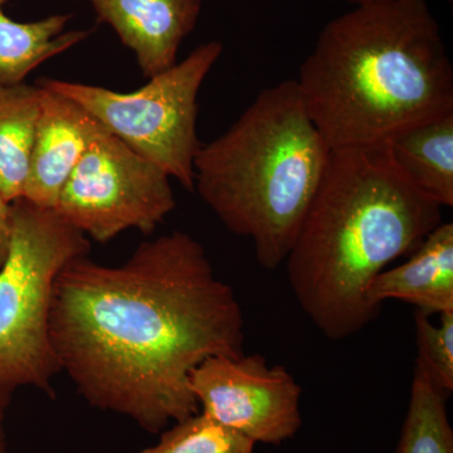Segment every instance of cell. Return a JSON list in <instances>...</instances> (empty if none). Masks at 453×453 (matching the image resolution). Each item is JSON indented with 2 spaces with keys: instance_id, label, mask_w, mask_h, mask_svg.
Instances as JSON below:
<instances>
[{
  "instance_id": "16",
  "label": "cell",
  "mask_w": 453,
  "mask_h": 453,
  "mask_svg": "<svg viewBox=\"0 0 453 453\" xmlns=\"http://www.w3.org/2000/svg\"><path fill=\"white\" fill-rule=\"evenodd\" d=\"M250 438L198 413L162 432L154 446L140 453H255Z\"/></svg>"
},
{
  "instance_id": "20",
  "label": "cell",
  "mask_w": 453,
  "mask_h": 453,
  "mask_svg": "<svg viewBox=\"0 0 453 453\" xmlns=\"http://www.w3.org/2000/svg\"><path fill=\"white\" fill-rule=\"evenodd\" d=\"M348 2L354 3L356 5L371 4V3L389 2V0H348Z\"/></svg>"
},
{
  "instance_id": "3",
  "label": "cell",
  "mask_w": 453,
  "mask_h": 453,
  "mask_svg": "<svg viewBox=\"0 0 453 453\" xmlns=\"http://www.w3.org/2000/svg\"><path fill=\"white\" fill-rule=\"evenodd\" d=\"M335 149L386 144L453 111V67L426 0L357 5L319 33L295 80Z\"/></svg>"
},
{
  "instance_id": "19",
  "label": "cell",
  "mask_w": 453,
  "mask_h": 453,
  "mask_svg": "<svg viewBox=\"0 0 453 453\" xmlns=\"http://www.w3.org/2000/svg\"><path fill=\"white\" fill-rule=\"evenodd\" d=\"M0 453H8L7 438H5L3 423H0Z\"/></svg>"
},
{
  "instance_id": "9",
  "label": "cell",
  "mask_w": 453,
  "mask_h": 453,
  "mask_svg": "<svg viewBox=\"0 0 453 453\" xmlns=\"http://www.w3.org/2000/svg\"><path fill=\"white\" fill-rule=\"evenodd\" d=\"M41 88V112L23 199L55 210L62 188L101 125L79 104Z\"/></svg>"
},
{
  "instance_id": "13",
  "label": "cell",
  "mask_w": 453,
  "mask_h": 453,
  "mask_svg": "<svg viewBox=\"0 0 453 453\" xmlns=\"http://www.w3.org/2000/svg\"><path fill=\"white\" fill-rule=\"evenodd\" d=\"M0 0V88L25 83L38 65L85 41L91 31H65L70 14H53L35 22H16Z\"/></svg>"
},
{
  "instance_id": "15",
  "label": "cell",
  "mask_w": 453,
  "mask_h": 453,
  "mask_svg": "<svg viewBox=\"0 0 453 453\" xmlns=\"http://www.w3.org/2000/svg\"><path fill=\"white\" fill-rule=\"evenodd\" d=\"M447 399L449 395L414 365L407 414L395 453H453Z\"/></svg>"
},
{
  "instance_id": "21",
  "label": "cell",
  "mask_w": 453,
  "mask_h": 453,
  "mask_svg": "<svg viewBox=\"0 0 453 453\" xmlns=\"http://www.w3.org/2000/svg\"><path fill=\"white\" fill-rule=\"evenodd\" d=\"M5 2H7V0H5Z\"/></svg>"
},
{
  "instance_id": "7",
  "label": "cell",
  "mask_w": 453,
  "mask_h": 453,
  "mask_svg": "<svg viewBox=\"0 0 453 453\" xmlns=\"http://www.w3.org/2000/svg\"><path fill=\"white\" fill-rule=\"evenodd\" d=\"M168 174L100 127L55 207L59 216L98 243L138 229H157L175 210Z\"/></svg>"
},
{
  "instance_id": "11",
  "label": "cell",
  "mask_w": 453,
  "mask_h": 453,
  "mask_svg": "<svg viewBox=\"0 0 453 453\" xmlns=\"http://www.w3.org/2000/svg\"><path fill=\"white\" fill-rule=\"evenodd\" d=\"M368 297L380 310L398 300L431 315L453 312V223L441 222L408 261L375 277Z\"/></svg>"
},
{
  "instance_id": "18",
  "label": "cell",
  "mask_w": 453,
  "mask_h": 453,
  "mask_svg": "<svg viewBox=\"0 0 453 453\" xmlns=\"http://www.w3.org/2000/svg\"><path fill=\"white\" fill-rule=\"evenodd\" d=\"M12 237V203L0 193V266L8 255Z\"/></svg>"
},
{
  "instance_id": "4",
  "label": "cell",
  "mask_w": 453,
  "mask_h": 453,
  "mask_svg": "<svg viewBox=\"0 0 453 453\" xmlns=\"http://www.w3.org/2000/svg\"><path fill=\"white\" fill-rule=\"evenodd\" d=\"M330 154L296 82L283 80L201 145L195 190L231 234L251 240L259 266L273 271L296 241Z\"/></svg>"
},
{
  "instance_id": "10",
  "label": "cell",
  "mask_w": 453,
  "mask_h": 453,
  "mask_svg": "<svg viewBox=\"0 0 453 453\" xmlns=\"http://www.w3.org/2000/svg\"><path fill=\"white\" fill-rule=\"evenodd\" d=\"M98 20L111 27L135 55L144 76L178 62L179 49L195 31L202 0H88Z\"/></svg>"
},
{
  "instance_id": "8",
  "label": "cell",
  "mask_w": 453,
  "mask_h": 453,
  "mask_svg": "<svg viewBox=\"0 0 453 453\" xmlns=\"http://www.w3.org/2000/svg\"><path fill=\"white\" fill-rule=\"evenodd\" d=\"M189 388L202 413L256 445H280L303 425L300 384L259 354L208 357L190 372Z\"/></svg>"
},
{
  "instance_id": "2",
  "label": "cell",
  "mask_w": 453,
  "mask_h": 453,
  "mask_svg": "<svg viewBox=\"0 0 453 453\" xmlns=\"http://www.w3.org/2000/svg\"><path fill=\"white\" fill-rule=\"evenodd\" d=\"M442 222V207L411 183L388 145L335 149L285 259L292 294L327 339L377 320L372 280Z\"/></svg>"
},
{
  "instance_id": "12",
  "label": "cell",
  "mask_w": 453,
  "mask_h": 453,
  "mask_svg": "<svg viewBox=\"0 0 453 453\" xmlns=\"http://www.w3.org/2000/svg\"><path fill=\"white\" fill-rule=\"evenodd\" d=\"M387 145L413 186L441 207H452L453 111L401 131Z\"/></svg>"
},
{
  "instance_id": "17",
  "label": "cell",
  "mask_w": 453,
  "mask_h": 453,
  "mask_svg": "<svg viewBox=\"0 0 453 453\" xmlns=\"http://www.w3.org/2000/svg\"><path fill=\"white\" fill-rule=\"evenodd\" d=\"M431 314L416 310L417 360L438 389L449 395L453 392V312L440 315V324Z\"/></svg>"
},
{
  "instance_id": "5",
  "label": "cell",
  "mask_w": 453,
  "mask_h": 453,
  "mask_svg": "<svg viewBox=\"0 0 453 453\" xmlns=\"http://www.w3.org/2000/svg\"><path fill=\"white\" fill-rule=\"evenodd\" d=\"M88 251V238L55 210L23 198L12 203L11 244L0 266V423L23 387L55 396L61 368L50 333L53 285L65 265Z\"/></svg>"
},
{
  "instance_id": "6",
  "label": "cell",
  "mask_w": 453,
  "mask_h": 453,
  "mask_svg": "<svg viewBox=\"0 0 453 453\" xmlns=\"http://www.w3.org/2000/svg\"><path fill=\"white\" fill-rule=\"evenodd\" d=\"M223 50L222 42H205L131 92L56 79H42L40 86L79 104L109 133L193 192L202 145L198 95Z\"/></svg>"
},
{
  "instance_id": "14",
  "label": "cell",
  "mask_w": 453,
  "mask_h": 453,
  "mask_svg": "<svg viewBox=\"0 0 453 453\" xmlns=\"http://www.w3.org/2000/svg\"><path fill=\"white\" fill-rule=\"evenodd\" d=\"M41 98L40 86L0 88V193L9 203L25 193Z\"/></svg>"
},
{
  "instance_id": "1",
  "label": "cell",
  "mask_w": 453,
  "mask_h": 453,
  "mask_svg": "<svg viewBox=\"0 0 453 453\" xmlns=\"http://www.w3.org/2000/svg\"><path fill=\"white\" fill-rule=\"evenodd\" d=\"M50 333L77 392L149 434L199 412L190 372L244 353V318L204 246L173 231L139 244L124 264L82 256L53 285Z\"/></svg>"
}]
</instances>
